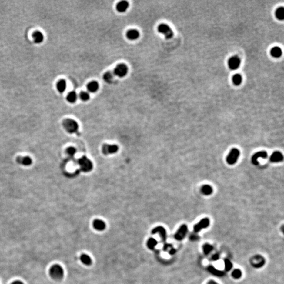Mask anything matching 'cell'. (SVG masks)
Segmentation results:
<instances>
[{"mask_svg":"<svg viewBox=\"0 0 284 284\" xmlns=\"http://www.w3.org/2000/svg\"><path fill=\"white\" fill-rule=\"evenodd\" d=\"M175 252H176V250H175V249L172 248V249H171V250H170V251H169V254L171 255L174 254L175 253Z\"/></svg>","mask_w":284,"mask_h":284,"instance_id":"74e56055","label":"cell"},{"mask_svg":"<svg viewBox=\"0 0 284 284\" xmlns=\"http://www.w3.org/2000/svg\"><path fill=\"white\" fill-rule=\"evenodd\" d=\"M11 284H24V283L20 280H16L13 282Z\"/></svg>","mask_w":284,"mask_h":284,"instance_id":"d590c367","label":"cell"},{"mask_svg":"<svg viewBox=\"0 0 284 284\" xmlns=\"http://www.w3.org/2000/svg\"><path fill=\"white\" fill-rule=\"evenodd\" d=\"M157 30L160 33L165 36V38L167 39H170L174 35L173 30H172L171 27L165 23L159 24L157 28Z\"/></svg>","mask_w":284,"mask_h":284,"instance_id":"5b68a950","label":"cell"},{"mask_svg":"<svg viewBox=\"0 0 284 284\" xmlns=\"http://www.w3.org/2000/svg\"><path fill=\"white\" fill-rule=\"evenodd\" d=\"M229 68L232 70H236L239 69L241 64L240 58L237 56H233L229 58L228 62Z\"/></svg>","mask_w":284,"mask_h":284,"instance_id":"52a82bcc","label":"cell"},{"mask_svg":"<svg viewBox=\"0 0 284 284\" xmlns=\"http://www.w3.org/2000/svg\"><path fill=\"white\" fill-rule=\"evenodd\" d=\"M201 192L203 195L206 196L211 195L213 192V189L212 187L209 185H203L201 188Z\"/></svg>","mask_w":284,"mask_h":284,"instance_id":"7402d4cb","label":"cell"},{"mask_svg":"<svg viewBox=\"0 0 284 284\" xmlns=\"http://www.w3.org/2000/svg\"><path fill=\"white\" fill-rule=\"evenodd\" d=\"M17 162L18 163L25 166H30L32 163V159L28 156L18 157L17 159Z\"/></svg>","mask_w":284,"mask_h":284,"instance_id":"ac0fdd59","label":"cell"},{"mask_svg":"<svg viewBox=\"0 0 284 284\" xmlns=\"http://www.w3.org/2000/svg\"><path fill=\"white\" fill-rule=\"evenodd\" d=\"M79 96H80V99L84 102H87L90 99L89 93L86 91L81 92Z\"/></svg>","mask_w":284,"mask_h":284,"instance_id":"f546056e","label":"cell"},{"mask_svg":"<svg viewBox=\"0 0 284 284\" xmlns=\"http://www.w3.org/2000/svg\"><path fill=\"white\" fill-rule=\"evenodd\" d=\"M129 72V68L125 64H119L116 66L114 70V75L119 78H122L127 75Z\"/></svg>","mask_w":284,"mask_h":284,"instance_id":"8992f818","label":"cell"},{"mask_svg":"<svg viewBox=\"0 0 284 284\" xmlns=\"http://www.w3.org/2000/svg\"><path fill=\"white\" fill-rule=\"evenodd\" d=\"M213 250V247L209 244H205L203 246V250L204 254L206 255H208Z\"/></svg>","mask_w":284,"mask_h":284,"instance_id":"4dcf8cb0","label":"cell"},{"mask_svg":"<svg viewBox=\"0 0 284 284\" xmlns=\"http://www.w3.org/2000/svg\"><path fill=\"white\" fill-rule=\"evenodd\" d=\"M33 38L34 39V42L35 43H41L44 40V35L42 32L40 31H36L33 35Z\"/></svg>","mask_w":284,"mask_h":284,"instance_id":"ffe728a7","label":"cell"},{"mask_svg":"<svg viewBox=\"0 0 284 284\" xmlns=\"http://www.w3.org/2000/svg\"><path fill=\"white\" fill-rule=\"evenodd\" d=\"M157 240H156L155 239H154V238H150V239L148 240V241H147V247H148L149 249H154L155 246L157 245Z\"/></svg>","mask_w":284,"mask_h":284,"instance_id":"f1b7e54d","label":"cell"},{"mask_svg":"<svg viewBox=\"0 0 284 284\" xmlns=\"http://www.w3.org/2000/svg\"><path fill=\"white\" fill-rule=\"evenodd\" d=\"M78 164L80 166L82 171L85 173L91 172L93 168L92 162L85 156H82L78 160Z\"/></svg>","mask_w":284,"mask_h":284,"instance_id":"7a4b0ae2","label":"cell"},{"mask_svg":"<svg viewBox=\"0 0 284 284\" xmlns=\"http://www.w3.org/2000/svg\"><path fill=\"white\" fill-rule=\"evenodd\" d=\"M118 151L119 146L115 144H104L102 147V152L105 155L115 154Z\"/></svg>","mask_w":284,"mask_h":284,"instance_id":"9c48e42d","label":"cell"},{"mask_svg":"<svg viewBox=\"0 0 284 284\" xmlns=\"http://www.w3.org/2000/svg\"><path fill=\"white\" fill-rule=\"evenodd\" d=\"M232 276L235 279H239L242 276V272L239 269H236L232 272Z\"/></svg>","mask_w":284,"mask_h":284,"instance_id":"1f68e13d","label":"cell"},{"mask_svg":"<svg viewBox=\"0 0 284 284\" xmlns=\"http://www.w3.org/2000/svg\"><path fill=\"white\" fill-rule=\"evenodd\" d=\"M93 225L94 228L97 231H103L106 227L105 222L99 219H96L95 220H94L93 222Z\"/></svg>","mask_w":284,"mask_h":284,"instance_id":"2e32d148","label":"cell"},{"mask_svg":"<svg viewBox=\"0 0 284 284\" xmlns=\"http://www.w3.org/2000/svg\"><path fill=\"white\" fill-rule=\"evenodd\" d=\"M282 48L278 46L274 47L270 50V55L275 58H280L282 55Z\"/></svg>","mask_w":284,"mask_h":284,"instance_id":"d6986e66","label":"cell"},{"mask_svg":"<svg viewBox=\"0 0 284 284\" xmlns=\"http://www.w3.org/2000/svg\"><path fill=\"white\" fill-rule=\"evenodd\" d=\"M139 31L136 29H131L127 31L126 34V36L129 40L131 41H135L139 38Z\"/></svg>","mask_w":284,"mask_h":284,"instance_id":"5bb4252c","label":"cell"},{"mask_svg":"<svg viewBox=\"0 0 284 284\" xmlns=\"http://www.w3.org/2000/svg\"><path fill=\"white\" fill-rule=\"evenodd\" d=\"M206 284H219L217 282H216L215 281L213 280H211L209 281Z\"/></svg>","mask_w":284,"mask_h":284,"instance_id":"8d00e7d4","label":"cell"},{"mask_svg":"<svg viewBox=\"0 0 284 284\" xmlns=\"http://www.w3.org/2000/svg\"><path fill=\"white\" fill-rule=\"evenodd\" d=\"M66 152L70 156H74L76 153V149L74 147H69L66 149Z\"/></svg>","mask_w":284,"mask_h":284,"instance_id":"d6a6232c","label":"cell"},{"mask_svg":"<svg viewBox=\"0 0 284 284\" xmlns=\"http://www.w3.org/2000/svg\"><path fill=\"white\" fill-rule=\"evenodd\" d=\"M80 259L84 264L90 265L92 264V259L90 257L86 254H82L80 257Z\"/></svg>","mask_w":284,"mask_h":284,"instance_id":"4316f807","label":"cell"},{"mask_svg":"<svg viewBox=\"0 0 284 284\" xmlns=\"http://www.w3.org/2000/svg\"><path fill=\"white\" fill-rule=\"evenodd\" d=\"M67 87V84L66 82L64 80H61L58 82L57 85H56V88L58 89V91L60 92V93H63L65 91Z\"/></svg>","mask_w":284,"mask_h":284,"instance_id":"44dd1931","label":"cell"},{"mask_svg":"<svg viewBox=\"0 0 284 284\" xmlns=\"http://www.w3.org/2000/svg\"><path fill=\"white\" fill-rule=\"evenodd\" d=\"M129 3L127 1H122L119 2L116 5V10L120 13H124L127 11L129 8Z\"/></svg>","mask_w":284,"mask_h":284,"instance_id":"9a60e30c","label":"cell"},{"mask_svg":"<svg viewBox=\"0 0 284 284\" xmlns=\"http://www.w3.org/2000/svg\"><path fill=\"white\" fill-rule=\"evenodd\" d=\"M188 231V228L186 225L183 224L179 227V229L174 235V238L176 240H182L185 238Z\"/></svg>","mask_w":284,"mask_h":284,"instance_id":"30bf717a","label":"cell"},{"mask_svg":"<svg viewBox=\"0 0 284 284\" xmlns=\"http://www.w3.org/2000/svg\"><path fill=\"white\" fill-rule=\"evenodd\" d=\"M240 156V151L236 148L231 149L226 157L227 163L230 165H234L236 163Z\"/></svg>","mask_w":284,"mask_h":284,"instance_id":"277c9868","label":"cell"},{"mask_svg":"<svg viewBox=\"0 0 284 284\" xmlns=\"http://www.w3.org/2000/svg\"><path fill=\"white\" fill-rule=\"evenodd\" d=\"M152 233L153 234H155L156 233H159V236H161L162 240L163 242H165V240L167 239V233L165 229L162 226H157L155 227V229H153L152 231Z\"/></svg>","mask_w":284,"mask_h":284,"instance_id":"4fadbf2b","label":"cell"},{"mask_svg":"<svg viewBox=\"0 0 284 284\" xmlns=\"http://www.w3.org/2000/svg\"><path fill=\"white\" fill-rule=\"evenodd\" d=\"M50 276L55 280H59L63 277L64 272L63 268L58 264L53 265L50 268L49 271Z\"/></svg>","mask_w":284,"mask_h":284,"instance_id":"6da1fadb","label":"cell"},{"mask_svg":"<svg viewBox=\"0 0 284 284\" xmlns=\"http://www.w3.org/2000/svg\"><path fill=\"white\" fill-rule=\"evenodd\" d=\"M63 125L66 131L70 134L75 133L79 130L78 122L73 119H66L64 121Z\"/></svg>","mask_w":284,"mask_h":284,"instance_id":"3957f363","label":"cell"},{"mask_svg":"<svg viewBox=\"0 0 284 284\" xmlns=\"http://www.w3.org/2000/svg\"><path fill=\"white\" fill-rule=\"evenodd\" d=\"M267 157H268V153H267L266 151H259L257 153H255L253 155L252 157V163L253 165H258L259 164L257 161L258 159L262 158L264 159H266Z\"/></svg>","mask_w":284,"mask_h":284,"instance_id":"8fae6325","label":"cell"},{"mask_svg":"<svg viewBox=\"0 0 284 284\" xmlns=\"http://www.w3.org/2000/svg\"><path fill=\"white\" fill-rule=\"evenodd\" d=\"M284 159V156L282 153L279 151H275L270 156L269 161L273 163H279L282 162Z\"/></svg>","mask_w":284,"mask_h":284,"instance_id":"7c38bea8","label":"cell"},{"mask_svg":"<svg viewBox=\"0 0 284 284\" xmlns=\"http://www.w3.org/2000/svg\"><path fill=\"white\" fill-rule=\"evenodd\" d=\"M208 270H209V272H211L212 274L214 275L215 276L221 277V276L224 275V272H223L222 271L217 270L215 267L212 266H209L208 267Z\"/></svg>","mask_w":284,"mask_h":284,"instance_id":"d4e9b609","label":"cell"},{"mask_svg":"<svg viewBox=\"0 0 284 284\" xmlns=\"http://www.w3.org/2000/svg\"><path fill=\"white\" fill-rule=\"evenodd\" d=\"M232 82L235 85H240L242 82V77L239 74H235L232 76Z\"/></svg>","mask_w":284,"mask_h":284,"instance_id":"cb8c5ba5","label":"cell"},{"mask_svg":"<svg viewBox=\"0 0 284 284\" xmlns=\"http://www.w3.org/2000/svg\"><path fill=\"white\" fill-rule=\"evenodd\" d=\"M114 74L111 72H106L104 74L103 79L106 83H111L113 80Z\"/></svg>","mask_w":284,"mask_h":284,"instance_id":"83f0119b","label":"cell"},{"mask_svg":"<svg viewBox=\"0 0 284 284\" xmlns=\"http://www.w3.org/2000/svg\"><path fill=\"white\" fill-rule=\"evenodd\" d=\"M66 99L70 103H74L78 99V95L75 91L70 92L68 93Z\"/></svg>","mask_w":284,"mask_h":284,"instance_id":"603a6c76","label":"cell"},{"mask_svg":"<svg viewBox=\"0 0 284 284\" xmlns=\"http://www.w3.org/2000/svg\"><path fill=\"white\" fill-rule=\"evenodd\" d=\"M224 262L225 270L226 271H229V270H231V268H232V264L231 263L230 260L227 259H225Z\"/></svg>","mask_w":284,"mask_h":284,"instance_id":"836d02e7","label":"cell"},{"mask_svg":"<svg viewBox=\"0 0 284 284\" xmlns=\"http://www.w3.org/2000/svg\"><path fill=\"white\" fill-rule=\"evenodd\" d=\"M219 258V255L217 254H216L214 255L213 256H212V259H213V260H217V259H218Z\"/></svg>","mask_w":284,"mask_h":284,"instance_id":"e575fe53","label":"cell"},{"mask_svg":"<svg viewBox=\"0 0 284 284\" xmlns=\"http://www.w3.org/2000/svg\"><path fill=\"white\" fill-rule=\"evenodd\" d=\"M275 16L278 20H284V8L283 6H280L277 8V10L275 11Z\"/></svg>","mask_w":284,"mask_h":284,"instance_id":"484cf974","label":"cell"},{"mask_svg":"<svg viewBox=\"0 0 284 284\" xmlns=\"http://www.w3.org/2000/svg\"><path fill=\"white\" fill-rule=\"evenodd\" d=\"M99 88V84L96 81L91 82L88 84V86H87L88 91L89 93H94L96 92H98Z\"/></svg>","mask_w":284,"mask_h":284,"instance_id":"e0dca14e","label":"cell"},{"mask_svg":"<svg viewBox=\"0 0 284 284\" xmlns=\"http://www.w3.org/2000/svg\"><path fill=\"white\" fill-rule=\"evenodd\" d=\"M210 221L208 218H204L202 219L196 224L194 226V232H199L204 229H206L209 226Z\"/></svg>","mask_w":284,"mask_h":284,"instance_id":"ba28073f","label":"cell"}]
</instances>
